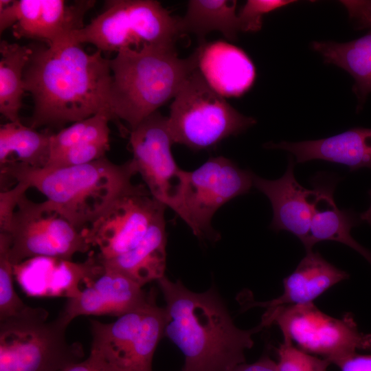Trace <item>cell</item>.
I'll use <instances>...</instances> for the list:
<instances>
[{"instance_id":"8992f818","label":"cell","mask_w":371,"mask_h":371,"mask_svg":"<svg viewBox=\"0 0 371 371\" xmlns=\"http://www.w3.org/2000/svg\"><path fill=\"white\" fill-rule=\"evenodd\" d=\"M47 317L45 309L27 306L0 322V371H60L82 360L81 344L66 339L69 324Z\"/></svg>"},{"instance_id":"8fae6325","label":"cell","mask_w":371,"mask_h":371,"mask_svg":"<svg viewBox=\"0 0 371 371\" xmlns=\"http://www.w3.org/2000/svg\"><path fill=\"white\" fill-rule=\"evenodd\" d=\"M254 174L224 157H212L196 170L186 171L177 214L199 238L217 240L211 226L214 213L232 199L247 193Z\"/></svg>"},{"instance_id":"5bb4252c","label":"cell","mask_w":371,"mask_h":371,"mask_svg":"<svg viewBox=\"0 0 371 371\" xmlns=\"http://www.w3.org/2000/svg\"><path fill=\"white\" fill-rule=\"evenodd\" d=\"M95 1L14 0L15 23L12 27L17 38H31L52 45L68 39L82 29L87 12Z\"/></svg>"},{"instance_id":"ac0fdd59","label":"cell","mask_w":371,"mask_h":371,"mask_svg":"<svg viewBox=\"0 0 371 371\" xmlns=\"http://www.w3.org/2000/svg\"><path fill=\"white\" fill-rule=\"evenodd\" d=\"M266 147L290 152L297 163L321 159L346 166L350 171L371 169V128H351L317 140L268 143Z\"/></svg>"},{"instance_id":"44dd1931","label":"cell","mask_w":371,"mask_h":371,"mask_svg":"<svg viewBox=\"0 0 371 371\" xmlns=\"http://www.w3.org/2000/svg\"><path fill=\"white\" fill-rule=\"evenodd\" d=\"M49 130L38 131L21 121L8 122L0 128V167L21 163L43 168L50 157L51 137Z\"/></svg>"},{"instance_id":"7402d4cb","label":"cell","mask_w":371,"mask_h":371,"mask_svg":"<svg viewBox=\"0 0 371 371\" xmlns=\"http://www.w3.org/2000/svg\"><path fill=\"white\" fill-rule=\"evenodd\" d=\"M312 47L323 56L326 63L344 69L353 77V91L357 97L359 108L361 107L371 93V30L352 41H316Z\"/></svg>"},{"instance_id":"e575fe53","label":"cell","mask_w":371,"mask_h":371,"mask_svg":"<svg viewBox=\"0 0 371 371\" xmlns=\"http://www.w3.org/2000/svg\"><path fill=\"white\" fill-rule=\"evenodd\" d=\"M229 371H278L277 363L268 357L260 358L251 363H241Z\"/></svg>"},{"instance_id":"7c38bea8","label":"cell","mask_w":371,"mask_h":371,"mask_svg":"<svg viewBox=\"0 0 371 371\" xmlns=\"http://www.w3.org/2000/svg\"><path fill=\"white\" fill-rule=\"evenodd\" d=\"M166 206L143 185H133L117 196L82 232L96 247L100 261L120 256L134 248Z\"/></svg>"},{"instance_id":"5b68a950","label":"cell","mask_w":371,"mask_h":371,"mask_svg":"<svg viewBox=\"0 0 371 371\" xmlns=\"http://www.w3.org/2000/svg\"><path fill=\"white\" fill-rule=\"evenodd\" d=\"M179 19L157 1L110 0L102 12L69 39L90 43L101 52L144 47H175L181 36Z\"/></svg>"},{"instance_id":"f1b7e54d","label":"cell","mask_w":371,"mask_h":371,"mask_svg":"<svg viewBox=\"0 0 371 371\" xmlns=\"http://www.w3.org/2000/svg\"><path fill=\"white\" fill-rule=\"evenodd\" d=\"M109 142L80 144L51 157L45 168H57L86 164L105 157Z\"/></svg>"},{"instance_id":"4316f807","label":"cell","mask_w":371,"mask_h":371,"mask_svg":"<svg viewBox=\"0 0 371 371\" xmlns=\"http://www.w3.org/2000/svg\"><path fill=\"white\" fill-rule=\"evenodd\" d=\"M11 238L0 232V322L23 312L27 306L13 285L14 265L10 258Z\"/></svg>"},{"instance_id":"484cf974","label":"cell","mask_w":371,"mask_h":371,"mask_svg":"<svg viewBox=\"0 0 371 371\" xmlns=\"http://www.w3.org/2000/svg\"><path fill=\"white\" fill-rule=\"evenodd\" d=\"M111 120H112L111 113L104 110L91 117L76 122L56 133H53L51 137L49 159L80 144L109 142V122Z\"/></svg>"},{"instance_id":"4fadbf2b","label":"cell","mask_w":371,"mask_h":371,"mask_svg":"<svg viewBox=\"0 0 371 371\" xmlns=\"http://www.w3.org/2000/svg\"><path fill=\"white\" fill-rule=\"evenodd\" d=\"M131 161L151 195L174 210L179 209L186 171L180 169L172 154L174 144L168 117L158 111L129 131Z\"/></svg>"},{"instance_id":"277c9868","label":"cell","mask_w":371,"mask_h":371,"mask_svg":"<svg viewBox=\"0 0 371 371\" xmlns=\"http://www.w3.org/2000/svg\"><path fill=\"white\" fill-rule=\"evenodd\" d=\"M110 67L112 120L124 122L130 131L176 96L197 60L195 52L182 58L175 47H144L119 51Z\"/></svg>"},{"instance_id":"cb8c5ba5","label":"cell","mask_w":371,"mask_h":371,"mask_svg":"<svg viewBox=\"0 0 371 371\" xmlns=\"http://www.w3.org/2000/svg\"><path fill=\"white\" fill-rule=\"evenodd\" d=\"M236 1L190 0L183 17L179 19L181 34L192 33L202 38L218 31L234 40L240 26L236 13Z\"/></svg>"},{"instance_id":"6da1fadb","label":"cell","mask_w":371,"mask_h":371,"mask_svg":"<svg viewBox=\"0 0 371 371\" xmlns=\"http://www.w3.org/2000/svg\"><path fill=\"white\" fill-rule=\"evenodd\" d=\"M80 45L67 39L32 47L23 74L25 91L34 100L30 127L62 126L101 111L111 113L110 59Z\"/></svg>"},{"instance_id":"1f68e13d","label":"cell","mask_w":371,"mask_h":371,"mask_svg":"<svg viewBox=\"0 0 371 371\" xmlns=\"http://www.w3.org/2000/svg\"><path fill=\"white\" fill-rule=\"evenodd\" d=\"M346 8L350 19L357 29L371 27V0L340 1Z\"/></svg>"},{"instance_id":"2e32d148","label":"cell","mask_w":371,"mask_h":371,"mask_svg":"<svg viewBox=\"0 0 371 371\" xmlns=\"http://www.w3.org/2000/svg\"><path fill=\"white\" fill-rule=\"evenodd\" d=\"M197 68L207 83L225 97H238L252 85L256 71L240 48L216 41L203 43L196 49Z\"/></svg>"},{"instance_id":"9c48e42d","label":"cell","mask_w":371,"mask_h":371,"mask_svg":"<svg viewBox=\"0 0 371 371\" xmlns=\"http://www.w3.org/2000/svg\"><path fill=\"white\" fill-rule=\"evenodd\" d=\"M165 307L159 306L154 290L141 306L111 323L91 319L90 355L116 371H153L157 345L165 333Z\"/></svg>"},{"instance_id":"9a60e30c","label":"cell","mask_w":371,"mask_h":371,"mask_svg":"<svg viewBox=\"0 0 371 371\" xmlns=\"http://www.w3.org/2000/svg\"><path fill=\"white\" fill-rule=\"evenodd\" d=\"M295 162L289 157L286 170L282 177L268 180L254 175L253 186L269 199L273 209L270 227L284 230L297 237L308 249L310 227L313 216L314 189L302 187L294 176Z\"/></svg>"},{"instance_id":"603a6c76","label":"cell","mask_w":371,"mask_h":371,"mask_svg":"<svg viewBox=\"0 0 371 371\" xmlns=\"http://www.w3.org/2000/svg\"><path fill=\"white\" fill-rule=\"evenodd\" d=\"M86 280L90 284L102 315L120 317L141 306L148 299L149 293L144 291L142 286L102 264L95 275Z\"/></svg>"},{"instance_id":"ba28073f","label":"cell","mask_w":371,"mask_h":371,"mask_svg":"<svg viewBox=\"0 0 371 371\" xmlns=\"http://www.w3.org/2000/svg\"><path fill=\"white\" fill-rule=\"evenodd\" d=\"M276 324L284 341L335 364L359 350H371V334L359 330L352 315L331 317L313 302L267 309L260 325Z\"/></svg>"},{"instance_id":"4dcf8cb0","label":"cell","mask_w":371,"mask_h":371,"mask_svg":"<svg viewBox=\"0 0 371 371\" xmlns=\"http://www.w3.org/2000/svg\"><path fill=\"white\" fill-rule=\"evenodd\" d=\"M30 188L24 182L0 192V232L8 234L21 197Z\"/></svg>"},{"instance_id":"d6a6232c","label":"cell","mask_w":371,"mask_h":371,"mask_svg":"<svg viewBox=\"0 0 371 371\" xmlns=\"http://www.w3.org/2000/svg\"><path fill=\"white\" fill-rule=\"evenodd\" d=\"M340 371H371V355L355 352L337 362Z\"/></svg>"},{"instance_id":"e0dca14e","label":"cell","mask_w":371,"mask_h":371,"mask_svg":"<svg viewBox=\"0 0 371 371\" xmlns=\"http://www.w3.org/2000/svg\"><path fill=\"white\" fill-rule=\"evenodd\" d=\"M337 179L319 174L313 179L315 192L313 216L310 227L308 249L321 241L331 240L343 243L361 254L371 265V251L356 241L351 229L357 225L360 218L352 210H340L333 195Z\"/></svg>"},{"instance_id":"836d02e7","label":"cell","mask_w":371,"mask_h":371,"mask_svg":"<svg viewBox=\"0 0 371 371\" xmlns=\"http://www.w3.org/2000/svg\"><path fill=\"white\" fill-rule=\"evenodd\" d=\"M60 371H116L98 359L90 355L85 359L73 363Z\"/></svg>"},{"instance_id":"30bf717a","label":"cell","mask_w":371,"mask_h":371,"mask_svg":"<svg viewBox=\"0 0 371 371\" xmlns=\"http://www.w3.org/2000/svg\"><path fill=\"white\" fill-rule=\"evenodd\" d=\"M8 234L14 267L38 257L71 260L76 253H85L91 248L83 232L47 200L34 202L26 194L19 201Z\"/></svg>"},{"instance_id":"3957f363","label":"cell","mask_w":371,"mask_h":371,"mask_svg":"<svg viewBox=\"0 0 371 371\" xmlns=\"http://www.w3.org/2000/svg\"><path fill=\"white\" fill-rule=\"evenodd\" d=\"M1 168V177L36 188L74 227L86 228L122 193L134 184L131 161L116 164L106 157L92 162L57 168H35L21 163Z\"/></svg>"},{"instance_id":"7a4b0ae2","label":"cell","mask_w":371,"mask_h":371,"mask_svg":"<svg viewBox=\"0 0 371 371\" xmlns=\"http://www.w3.org/2000/svg\"><path fill=\"white\" fill-rule=\"evenodd\" d=\"M157 282L166 301L164 335L182 352V371H229L245 363V352L254 346L260 324L238 328L214 287L195 293L166 276Z\"/></svg>"},{"instance_id":"83f0119b","label":"cell","mask_w":371,"mask_h":371,"mask_svg":"<svg viewBox=\"0 0 371 371\" xmlns=\"http://www.w3.org/2000/svg\"><path fill=\"white\" fill-rule=\"evenodd\" d=\"M278 371H326L330 363L283 341L278 349Z\"/></svg>"},{"instance_id":"d6986e66","label":"cell","mask_w":371,"mask_h":371,"mask_svg":"<svg viewBox=\"0 0 371 371\" xmlns=\"http://www.w3.org/2000/svg\"><path fill=\"white\" fill-rule=\"evenodd\" d=\"M348 277L346 271L326 260L319 253L307 251L295 269L283 280L284 290L280 296L267 302L249 303L247 307L268 309L311 303Z\"/></svg>"},{"instance_id":"f546056e","label":"cell","mask_w":371,"mask_h":371,"mask_svg":"<svg viewBox=\"0 0 371 371\" xmlns=\"http://www.w3.org/2000/svg\"><path fill=\"white\" fill-rule=\"evenodd\" d=\"M294 2L295 1L248 0L238 14L240 30L251 32L259 31L265 14Z\"/></svg>"},{"instance_id":"52a82bcc","label":"cell","mask_w":371,"mask_h":371,"mask_svg":"<svg viewBox=\"0 0 371 371\" xmlns=\"http://www.w3.org/2000/svg\"><path fill=\"white\" fill-rule=\"evenodd\" d=\"M167 117L173 143L193 150L212 147L256 122L240 113L215 91L198 68L174 98Z\"/></svg>"},{"instance_id":"ffe728a7","label":"cell","mask_w":371,"mask_h":371,"mask_svg":"<svg viewBox=\"0 0 371 371\" xmlns=\"http://www.w3.org/2000/svg\"><path fill=\"white\" fill-rule=\"evenodd\" d=\"M166 246L164 212L157 217L134 248L109 260H98L104 267L124 275L142 286L165 276Z\"/></svg>"},{"instance_id":"d4e9b609","label":"cell","mask_w":371,"mask_h":371,"mask_svg":"<svg viewBox=\"0 0 371 371\" xmlns=\"http://www.w3.org/2000/svg\"><path fill=\"white\" fill-rule=\"evenodd\" d=\"M32 47L1 41L0 43V112L9 122L19 121L25 91L24 70Z\"/></svg>"}]
</instances>
